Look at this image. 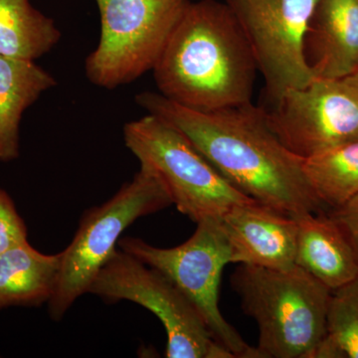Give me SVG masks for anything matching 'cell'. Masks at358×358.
Masks as SVG:
<instances>
[{"instance_id": "1", "label": "cell", "mask_w": 358, "mask_h": 358, "mask_svg": "<svg viewBox=\"0 0 358 358\" xmlns=\"http://www.w3.org/2000/svg\"><path fill=\"white\" fill-rule=\"evenodd\" d=\"M136 102L176 127L228 182L259 203L287 215L326 213L303 173V159L271 128L267 112L253 103L200 112L154 92Z\"/></svg>"}, {"instance_id": "2", "label": "cell", "mask_w": 358, "mask_h": 358, "mask_svg": "<svg viewBox=\"0 0 358 358\" xmlns=\"http://www.w3.org/2000/svg\"><path fill=\"white\" fill-rule=\"evenodd\" d=\"M160 95L212 112L252 102L259 71L239 23L224 2H189L155 65Z\"/></svg>"}, {"instance_id": "3", "label": "cell", "mask_w": 358, "mask_h": 358, "mask_svg": "<svg viewBox=\"0 0 358 358\" xmlns=\"http://www.w3.org/2000/svg\"><path fill=\"white\" fill-rule=\"evenodd\" d=\"M230 284L258 324V358H315L333 291L296 265L279 270L240 264Z\"/></svg>"}, {"instance_id": "4", "label": "cell", "mask_w": 358, "mask_h": 358, "mask_svg": "<svg viewBox=\"0 0 358 358\" xmlns=\"http://www.w3.org/2000/svg\"><path fill=\"white\" fill-rule=\"evenodd\" d=\"M126 147L193 222L219 220L237 204L256 201L228 182L192 141L159 115L127 122Z\"/></svg>"}, {"instance_id": "5", "label": "cell", "mask_w": 358, "mask_h": 358, "mask_svg": "<svg viewBox=\"0 0 358 358\" xmlns=\"http://www.w3.org/2000/svg\"><path fill=\"white\" fill-rule=\"evenodd\" d=\"M117 248L166 275L192 303L212 338L239 358H258L219 310V286L232 253L219 220L197 223L192 237L173 248H159L138 238L119 240Z\"/></svg>"}, {"instance_id": "6", "label": "cell", "mask_w": 358, "mask_h": 358, "mask_svg": "<svg viewBox=\"0 0 358 358\" xmlns=\"http://www.w3.org/2000/svg\"><path fill=\"white\" fill-rule=\"evenodd\" d=\"M164 188L141 169L114 196L82 218L69 246L61 252L57 286L48 301L52 319L59 320L84 294L117 248L124 231L143 216L171 206Z\"/></svg>"}, {"instance_id": "7", "label": "cell", "mask_w": 358, "mask_h": 358, "mask_svg": "<svg viewBox=\"0 0 358 358\" xmlns=\"http://www.w3.org/2000/svg\"><path fill=\"white\" fill-rule=\"evenodd\" d=\"M98 46L85 73L100 88L114 90L152 71L190 0H95Z\"/></svg>"}, {"instance_id": "8", "label": "cell", "mask_w": 358, "mask_h": 358, "mask_svg": "<svg viewBox=\"0 0 358 358\" xmlns=\"http://www.w3.org/2000/svg\"><path fill=\"white\" fill-rule=\"evenodd\" d=\"M88 293L112 303L131 301L157 315L166 331V357L233 358L166 275L121 249L99 271Z\"/></svg>"}, {"instance_id": "9", "label": "cell", "mask_w": 358, "mask_h": 358, "mask_svg": "<svg viewBox=\"0 0 358 358\" xmlns=\"http://www.w3.org/2000/svg\"><path fill=\"white\" fill-rule=\"evenodd\" d=\"M320 0H224L236 18L275 102L315 79L305 55V38Z\"/></svg>"}, {"instance_id": "10", "label": "cell", "mask_w": 358, "mask_h": 358, "mask_svg": "<svg viewBox=\"0 0 358 358\" xmlns=\"http://www.w3.org/2000/svg\"><path fill=\"white\" fill-rule=\"evenodd\" d=\"M274 103L272 110H266L271 128L301 159L358 141V70L315 78Z\"/></svg>"}, {"instance_id": "11", "label": "cell", "mask_w": 358, "mask_h": 358, "mask_svg": "<svg viewBox=\"0 0 358 358\" xmlns=\"http://www.w3.org/2000/svg\"><path fill=\"white\" fill-rule=\"evenodd\" d=\"M232 263L268 268L294 267L296 219L257 201L237 204L219 219Z\"/></svg>"}, {"instance_id": "12", "label": "cell", "mask_w": 358, "mask_h": 358, "mask_svg": "<svg viewBox=\"0 0 358 358\" xmlns=\"http://www.w3.org/2000/svg\"><path fill=\"white\" fill-rule=\"evenodd\" d=\"M313 77L329 79L358 70V0H320L305 38Z\"/></svg>"}, {"instance_id": "13", "label": "cell", "mask_w": 358, "mask_h": 358, "mask_svg": "<svg viewBox=\"0 0 358 358\" xmlns=\"http://www.w3.org/2000/svg\"><path fill=\"white\" fill-rule=\"evenodd\" d=\"M298 224L296 264L336 291L358 275V253L336 220L326 213L292 216Z\"/></svg>"}, {"instance_id": "14", "label": "cell", "mask_w": 358, "mask_h": 358, "mask_svg": "<svg viewBox=\"0 0 358 358\" xmlns=\"http://www.w3.org/2000/svg\"><path fill=\"white\" fill-rule=\"evenodd\" d=\"M56 85L35 61L0 55V162L17 159L23 114Z\"/></svg>"}, {"instance_id": "15", "label": "cell", "mask_w": 358, "mask_h": 358, "mask_svg": "<svg viewBox=\"0 0 358 358\" xmlns=\"http://www.w3.org/2000/svg\"><path fill=\"white\" fill-rule=\"evenodd\" d=\"M61 254L45 255L28 241L0 253V310L38 307L57 286Z\"/></svg>"}, {"instance_id": "16", "label": "cell", "mask_w": 358, "mask_h": 358, "mask_svg": "<svg viewBox=\"0 0 358 358\" xmlns=\"http://www.w3.org/2000/svg\"><path fill=\"white\" fill-rule=\"evenodd\" d=\"M62 33L29 0H0V55L35 61L50 52Z\"/></svg>"}, {"instance_id": "17", "label": "cell", "mask_w": 358, "mask_h": 358, "mask_svg": "<svg viewBox=\"0 0 358 358\" xmlns=\"http://www.w3.org/2000/svg\"><path fill=\"white\" fill-rule=\"evenodd\" d=\"M303 173L327 209L343 206L358 195V141L303 159Z\"/></svg>"}, {"instance_id": "18", "label": "cell", "mask_w": 358, "mask_h": 358, "mask_svg": "<svg viewBox=\"0 0 358 358\" xmlns=\"http://www.w3.org/2000/svg\"><path fill=\"white\" fill-rule=\"evenodd\" d=\"M315 358H358V275L331 293L326 338Z\"/></svg>"}, {"instance_id": "19", "label": "cell", "mask_w": 358, "mask_h": 358, "mask_svg": "<svg viewBox=\"0 0 358 358\" xmlns=\"http://www.w3.org/2000/svg\"><path fill=\"white\" fill-rule=\"evenodd\" d=\"M27 241V229L13 200L0 188V253Z\"/></svg>"}, {"instance_id": "20", "label": "cell", "mask_w": 358, "mask_h": 358, "mask_svg": "<svg viewBox=\"0 0 358 358\" xmlns=\"http://www.w3.org/2000/svg\"><path fill=\"white\" fill-rule=\"evenodd\" d=\"M329 215L343 228L358 253V195Z\"/></svg>"}]
</instances>
